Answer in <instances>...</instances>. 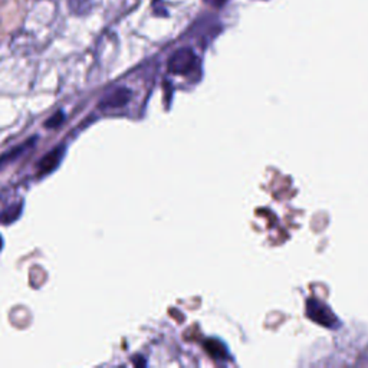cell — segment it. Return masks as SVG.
I'll return each mask as SVG.
<instances>
[{
    "label": "cell",
    "mask_w": 368,
    "mask_h": 368,
    "mask_svg": "<svg viewBox=\"0 0 368 368\" xmlns=\"http://www.w3.org/2000/svg\"><path fill=\"white\" fill-rule=\"evenodd\" d=\"M64 117H62V113H58L54 118H51L49 121H46V127H56L58 124H60V122H62Z\"/></svg>",
    "instance_id": "cell-7"
},
{
    "label": "cell",
    "mask_w": 368,
    "mask_h": 368,
    "mask_svg": "<svg viewBox=\"0 0 368 368\" xmlns=\"http://www.w3.org/2000/svg\"><path fill=\"white\" fill-rule=\"evenodd\" d=\"M197 64V58L194 52L189 48H183L174 52L168 60V71L174 75H187L190 73Z\"/></svg>",
    "instance_id": "cell-1"
},
{
    "label": "cell",
    "mask_w": 368,
    "mask_h": 368,
    "mask_svg": "<svg viewBox=\"0 0 368 368\" xmlns=\"http://www.w3.org/2000/svg\"><path fill=\"white\" fill-rule=\"evenodd\" d=\"M19 213H21V207L19 206H14L13 209H10L5 214H2V216H0V220H2L3 223H9V222L16 219L19 216Z\"/></svg>",
    "instance_id": "cell-6"
},
{
    "label": "cell",
    "mask_w": 368,
    "mask_h": 368,
    "mask_svg": "<svg viewBox=\"0 0 368 368\" xmlns=\"http://www.w3.org/2000/svg\"><path fill=\"white\" fill-rule=\"evenodd\" d=\"M35 143V140H30V141H26V143H23V144H21L19 147H16V148H13V151H10L9 152V154H5L3 157H0V167H2V165H5L6 163H12L14 159H16V157H19L21 154H23V152L26 151V148L27 147H32V144Z\"/></svg>",
    "instance_id": "cell-4"
},
{
    "label": "cell",
    "mask_w": 368,
    "mask_h": 368,
    "mask_svg": "<svg viewBox=\"0 0 368 368\" xmlns=\"http://www.w3.org/2000/svg\"><path fill=\"white\" fill-rule=\"evenodd\" d=\"M68 2L71 10L76 14H85L94 5V0H68Z\"/></svg>",
    "instance_id": "cell-5"
},
{
    "label": "cell",
    "mask_w": 368,
    "mask_h": 368,
    "mask_svg": "<svg viewBox=\"0 0 368 368\" xmlns=\"http://www.w3.org/2000/svg\"><path fill=\"white\" fill-rule=\"evenodd\" d=\"M131 100V91L126 87H118L114 88L106 94L101 102L100 108L101 110H113V108H119V106H124L128 104Z\"/></svg>",
    "instance_id": "cell-2"
},
{
    "label": "cell",
    "mask_w": 368,
    "mask_h": 368,
    "mask_svg": "<svg viewBox=\"0 0 368 368\" xmlns=\"http://www.w3.org/2000/svg\"><path fill=\"white\" fill-rule=\"evenodd\" d=\"M0 248H2V239H0Z\"/></svg>",
    "instance_id": "cell-8"
},
{
    "label": "cell",
    "mask_w": 368,
    "mask_h": 368,
    "mask_svg": "<svg viewBox=\"0 0 368 368\" xmlns=\"http://www.w3.org/2000/svg\"><path fill=\"white\" fill-rule=\"evenodd\" d=\"M60 157H62V148H56L51 152H48L42 160H39L38 163V173L42 176V174H46L52 172L54 168L59 164L60 161Z\"/></svg>",
    "instance_id": "cell-3"
}]
</instances>
